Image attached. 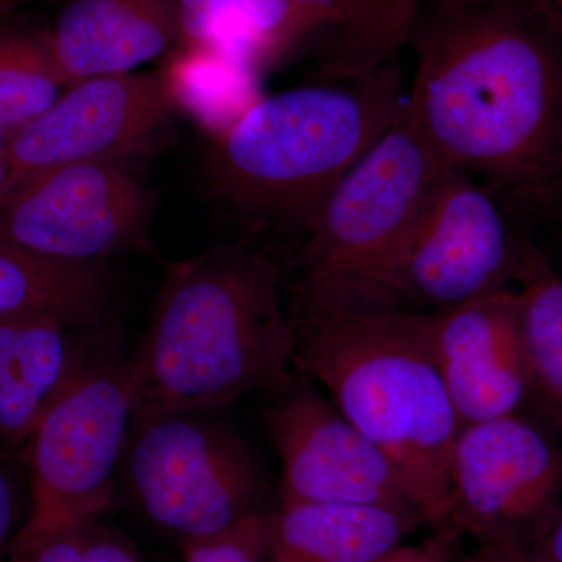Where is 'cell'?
Wrapping results in <instances>:
<instances>
[{"label":"cell","instance_id":"6da1fadb","mask_svg":"<svg viewBox=\"0 0 562 562\" xmlns=\"http://www.w3.org/2000/svg\"><path fill=\"white\" fill-rule=\"evenodd\" d=\"M406 111L443 165L519 213L562 173V35L535 0H425Z\"/></svg>","mask_w":562,"mask_h":562},{"label":"cell","instance_id":"7a4b0ae2","mask_svg":"<svg viewBox=\"0 0 562 562\" xmlns=\"http://www.w3.org/2000/svg\"><path fill=\"white\" fill-rule=\"evenodd\" d=\"M294 327L268 254L232 246L173 266L124 360L132 425L224 408L294 368Z\"/></svg>","mask_w":562,"mask_h":562},{"label":"cell","instance_id":"3957f363","mask_svg":"<svg viewBox=\"0 0 562 562\" xmlns=\"http://www.w3.org/2000/svg\"><path fill=\"white\" fill-rule=\"evenodd\" d=\"M292 368L392 462L431 531L450 524V457L461 430L424 312L292 308Z\"/></svg>","mask_w":562,"mask_h":562},{"label":"cell","instance_id":"277c9868","mask_svg":"<svg viewBox=\"0 0 562 562\" xmlns=\"http://www.w3.org/2000/svg\"><path fill=\"white\" fill-rule=\"evenodd\" d=\"M406 99L392 63L362 79L254 101L214 140L211 187L247 216L303 232L336 183L402 116Z\"/></svg>","mask_w":562,"mask_h":562},{"label":"cell","instance_id":"5b68a950","mask_svg":"<svg viewBox=\"0 0 562 562\" xmlns=\"http://www.w3.org/2000/svg\"><path fill=\"white\" fill-rule=\"evenodd\" d=\"M447 168L405 106L303 231L292 308L369 312L384 268Z\"/></svg>","mask_w":562,"mask_h":562},{"label":"cell","instance_id":"8992f818","mask_svg":"<svg viewBox=\"0 0 562 562\" xmlns=\"http://www.w3.org/2000/svg\"><path fill=\"white\" fill-rule=\"evenodd\" d=\"M532 244L512 203L447 168L384 268L369 312H441L517 288Z\"/></svg>","mask_w":562,"mask_h":562},{"label":"cell","instance_id":"52a82bcc","mask_svg":"<svg viewBox=\"0 0 562 562\" xmlns=\"http://www.w3.org/2000/svg\"><path fill=\"white\" fill-rule=\"evenodd\" d=\"M121 462L139 508L181 543L214 538L261 513L260 462L232 428L203 413L131 425Z\"/></svg>","mask_w":562,"mask_h":562},{"label":"cell","instance_id":"ba28073f","mask_svg":"<svg viewBox=\"0 0 562 562\" xmlns=\"http://www.w3.org/2000/svg\"><path fill=\"white\" fill-rule=\"evenodd\" d=\"M132 425L124 361L95 357L63 391L24 443L35 522L101 519Z\"/></svg>","mask_w":562,"mask_h":562},{"label":"cell","instance_id":"9c48e42d","mask_svg":"<svg viewBox=\"0 0 562 562\" xmlns=\"http://www.w3.org/2000/svg\"><path fill=\"white\" fill-rule=\"evenodd\" d=\"M562 503V442L528 414L464 425L450 457L461 538L527 550Z\"/></svg>","mask_w":562,"mask_h":562},{"label":"cell","instance_id":"30bf717a","mask_svg":"<svg viewBox=\"0 0 562 562\" xmlns=\"http://www.w3.org/2000/svg\"><path fill=\"white\" fill-rule=\"evenodd\" d=\"M147 225L146 187L120 160L50 169L0 199V238L55 260L103 262L138 249Z\"/></svg>","mask_w":562,"mask_h":562},{"label":"cell","instance_id":"8fae6325","mask_svg":"<svg viewBox=\"0 0 562 562\" xmlns=\"http://www.w3.org/2000/svg\"><path fill=\"white\" fill-rule=\"evenodd\" d=\"M265 392L262 420L281 461V501L380 505L420 514L390 458L312 380L292 371Z\"/></svg>","mask_w":562,"mask_h":562},{"label":"cell","instance_id":"7c38bea8","mask_svg":"<svg viewBox=\"0 0 562 562\" xmlns=\"http://www.w3.org/2000/svg\"><path fill=\"white\" fill-rule=\"evenodd\" d=\"M173 102L171 85L160 74H117L70 85L43 114L10 132V190L61 166L124 161L149 149Z\"/></svg>","mask_w":562,"mask_h":562},{"label":"cell","instance_id":"4fadbf2b","mask_svg":"<svg viewBox=\"0 0 562 562\" xmlns=\"http://www.w3.org/2000/svg\"><path fill=\"white\" fill-rule=\"evenodd\" d=\"M424 328L461 427L527 412L517 288L424 312Z\"/></svg>","mask_w":562,"mask_h":562},{"label":"cell","instance_id":"5bb4252c","mask_svg":"<svg viewBox=\"0 0 562 562\" xmlns=\"http://www.w3.org/2000/svg\"><path fill=\"white\" fill-rule=\"evenodd\" d=\"M66 85L133 72L181 36L176 0H69L46 33Z\"/></svg>","mask_w":562,"mask_h":562},{"label":"cell","instance_id":"9a60e30c","mask_svg":"<svg viewBox=\"0 0 562 562\" xmlns=\"http://www.w3.org/2000/svg\"><path fill=\"white\" fill-rule=\"evenodd\" d=\"M47 313L0 317V447L20 450L47 409L99 353Z\"/></svg>","mask_w":562,"mask_h":562},{"label":"cell","instance_id":"2e32d148","mask_svg":"<svg viewBox=\"0 0 562 562\" xmlns=\"http://www.w3.org/2000/svg\"><path fill=\"white\" fill-rule=\"evenodd\" d=\"M427 527L409 509L280 501L268 514L265 562H372Z\"/></svg>","mask_w":562,"mask_h":562},{"label":"cell","instance_id":"e0dca14e","mask_svg":"<svg viewBox=\"0 0 562 562\" xmlns=\"http://www.w3.org/2000/svg\"><path fill=\"white\" fill-rule=\"evenodd\" d=\"M105 262L55 260L0 238V317L47 313L83 331H99L111 313Z\"/></svg>","mask_w":562,"mask_h":562},{"label":"cell","instance_id":"ac0fdd59","mask_svg":"<svg viewBox=\"0 0 562 562\" xmlns=\"http://www.w3.org/2000/svg\"><path fill=\"white\" fill-rule=\"evenodd\" d=\"M528 416L562 442V276L538 244L517 281Z\"/></svg>","mask_w":562,"mask_h":562},{"label":"cell","instance_id":"d6986e66","mask_svg":"<svg viewBox=\"0 0 562 562\" xmlns=\"http://www.w3.org/2000/svg\"><path fill=\"white\" fill-rule=\"evenodd\" d=\"M425 0H344L328 31L325 80L362 79L392 65L409 44Z\"/></svg>","mask_w":562,"mask_h":562},{"label":"cell","instance_id":"ffe728a7","mask_svg":"<svg viewBox=\"0 0 562 562\" xmlns=\"http://www.w3.org/2000/svg\"><path fill=\"white\" fill-rule=\"evenodd\" d=\"M68 88L46 36L0 35V125L14 132L38 117Z\"/></svg>","mask_w":562,"mask_h":562},{"label":"cell","instance_id":"44dd1931","mask_svg":"<svg viewBox=\"0 0 562 562\" xmlns=\"http://www.w3.org/2000/svg\"><path fill=\"white\" fill-rule=\"evenodd\" d=\"M7 562H85V525L25 520Z\"/></svg>","mask_w":562,"mask_h":562},{"label":"cell","instance_id":"7402d4cb","mask_svg":"<svg viewBox=\"0 0 562 562\" xmlns=\"http://www.w3.org/2000/svg\"><path fill=\"white\" fill-rule=\"evenodd\" d=\"M266 528L261 512L214 538L181 543L184 562H265Z\"/></svg>","mask_w":562,"mask_h":562},{"label":"cell","instance_id":"603a6c76","mask_svg":"<svg viewBox=\"0 0 562 562\" xmlns=\"http://www.w3.org/2000/svg\"><path fill=\"white\" fill-rule=\"evenodd\" d=\"M21 473L18 450L0 454V562L9 560L14 525L20 514Z\"/></svg>","mask_w":562,"mask_h":562},{"label":"cell","instance_id":"cb8c5ba5","mask_svg":"<svg viewBox=\"0 0 562 562\" xmlns=\"http://www.w3.org/2000/svg\"><path fill=\"white\" fill-rule=\"evenodd\" d=\"M461 539L457 530L431 531L424 541L403 542L372 562H450Z\"/></svg>","mask_w":562,"mask_h":562},{"label":"cell","instance_id":"d4e9b609","mask_svg":"<svg viewBox=\"0 0 562 562\" xmlns=\"http://www.w3.org/2000/svg\"><path fill=\"white\" fill-rule=\"evenodd\" d=\"M85 562H143L120 532L94 520L85 525Z\"/></svg>","mask_w":562,"mask_h":562},{"label":"cell","instance_id":"484cf974","mask_svg":"<svg viewBox=\"0 0 562 562\" xmlns=\"http://www.w3.org/2000/svg\"><path fill=\"white\" fill-rule=\"evenodd\" d=\"M342 2L344 0H292L302 38L317 29L330 31L341 14Z\"/></svg>","mask_w":562,"mask_h":562},{"label":"cell","instance_id":"4316f807","mask_svg":"<svg viewBox=\"0 0 562 562\" xmlns=\"http://www.w3.org/2000/svg\"><path fill=\"white\" fill-rule=\"evenodd\" d=\"M527 553L531 562H562V503Z\"/></svg>","mask_w":562,"mask_h":562},{"label":"cell","instance_id":"83f0119b","mask_svg":"<svg viewBox=\"0 0 562 562\" xmlns=\"http://www.w3.org/2000/svg\"><path fill=\"white\" fill-rule=\"evenodd\" d=\"M450 562H531L527 550L498 543H476L471 552H461L460 543Z\"/></svg>","mask_w":562,"mask_h":562},{"label":"cell","instance_id":"f1b7e54d","mask_svg":"<svg viewBox=\"0 0 562 562\" xmlns=\"http://www.w3.org/2000/svg\"><path fill=\"white\" fill-rule=\"evenodd\" d=\"M528 213H547L549 216L552 214L554 222L560 224L562 231V173L543 194L541 201L536 203Z\"/></svg>","mask_w":562,"mask_h":562},{"label":"cell","instance_id":"f546056e","mask_svg":"<svg viewBox=\"0 0 562 562\" xmlns=\"http://www.w3.org/2000/svg\"><path fill=\"white\" fill-rule=\"evenodd\" d=\"M176 3L180 11L181 36H184L201 16L205 0H176Z\"/></svg>","mask_w":562,"mask_h":562},{"label":"cell","instance_id":"4dcf8cb0","mask_svg":"<svg viewBox=\"0 0 562 562\" xmlns=\"http://www.w3.org/2000/svg\"><path fill=\"white\" fill-rule=\"evenodd\" d=\"M10 131L0 125V199L5 198L10 191V166L7 157V144H9Z\"/></svg>","mask_w":562,"mask_h":562},{"label":"cell","instance_id":"1f68e13d","mask_svg":"<svg viewBox=\"0 0 562 562\" xmlns=\"http://www.w3.org/2000/svg\"><path fill=\"white\" fill-rule=\"evenodd\" d=\"M536 3L541 7L550 24L562 35V0H539Z\"/></svg>","mask_w":562,"mask_h":562},{"label":"cell","instance_id":"d6a6232c","mask_svg":"<svg viewBox=\"0 0 562 562\" xmlns=\"http://www.w3.org/2000/svg\"><path fill=\"white\" fill-rule=\"evenodd\" d=\"M535 2H539V0H535Z\"/></svg>","mask_w":562,"mask_h":562}]
</instances>
